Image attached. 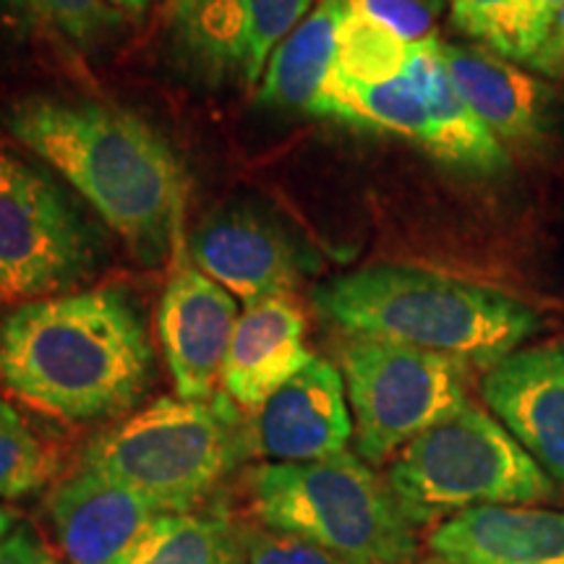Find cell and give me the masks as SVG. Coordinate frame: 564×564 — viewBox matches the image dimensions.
<instances>
[{
	"mask_svg": "<svg viewBox=\"0 0 564 564\" xmlns=\"http://www.w3.org/2000/svg\"><path fill=\"white\" fill-rule=\"evenodd\" d=\"M514 0H449V13L457 30L489 47V42L510 13Z\"/></svg>",
	"mask_w": 564,
	"mask_h": 564,
	"instance_id": "cell-29",
	"label": "cell"
},
{
	"mask_svg": "<svg viewBox=\"0 0 564 564\" xmlns=\"http://www.w3.org/2000/svg\"><path fill=\"white\" fill-rule=\"evenodd\" d=\"M449 82L502 144L535 147L554 126V91L489 47L442 42Z\"/></svg>",
	"mask_w": 564,
	"mask_h": 564,
	"instance_id": "cell-14",
	"label": "cell"
},
{
	"mask_svg": "<svg viewBox=\"0 0 564 564\" xmlns=\"http://www.w3.org/2000/svg\"><path fill=\"white\" fill-rule=\"evenodd\" d=\"M387 486L413 525L470 507L535 505L554 491L523 444L470 400L400 449Z\"/></svg>",
	"mask_w": 564,
	"mask_h": 564,
	"instance_id": "cell-6",
	"label": "cell"
},
{
	"mask_svg": "<svg viewBox=\"0 0 564 564\" xmlns=\"http://www.w3.org/2000/svg\"><path fill=\"white\" fill-rule=\"evenodd\" d=\"M333 3L337 9L377 21L411 45L436 37L434 26L444 9V0H333Z\"/></svg>",
	"mask_w": 564,
	"mask_h": 564,
	"instance_id": "cell-27",
	"label": "cell"
},
{
	"mask_svg": "<svg viewBox=\"0 0 564 564\" xmlns=\"http://www.w3.org/2000/svg\"><path fill=\"white\" fill-rule=\"evenodd\" d=\"M236 322L238 303L232 293L196 270L181 251L158 316L162 352L178 398H217Z\"/></svg>",
	"mask_w": 564,
	"mask_h": 564,
	"instance_id": "cell-10",
	"label": "cell"
},
{
	"mask_svg": "<svg viewBox=\"0 0 564 564\" xmlns=\"http://www.w3.org/2000/svg\"><path fill=\"white\" fill-rule=\"evenodd\" d=\"M423 84H426L429 133L423 150L447 165L468 173H499L507 167V150L486 123L468 108L449 82L442 58V42L426 40V63H423Z\"/></svg>",
	"mask_w": 564,
	"mask_h": 564,
	"instance_id": "cell-19",
	"label": "cell"
},
{
	"mask_svg": "<svg viewBox=\"0 0 564 564\" xmlns=\"http://www.w3.org/2000/svg\"><path fill=\"white\" fill-rule=\"evenodd\" d=\"M352 415L337 366L312 358L253 413L251 447L272 463H312L345 453Z\"/></svg>",
	"mask_w": 564,
	"mask_h": 564,
	"instance_id": "cell-11",
	"label": "cell"
},
{
	"mask_svg": "<svg viewBox=\"0 0 564 564\" xmlns=\"http://www.w3.org/2000/svg\"><path fill=\"white\" fill-rule=\"evenodd\" d=\"M188 262L249 303L291 295L316 270V257L285 223L251 202L209 212L188 236Z\"/></svg>",
	"mask_w": 564,
	"mask_h": 564,
	"instance_id": "cell-9",
	"label": "cell"
},
{
	"mask_svg": "<svg viewBox=\"0 0 564 564\" xmlns=\"http://www.w3.org/2000/svg\"><path fill=\"white\" fill-rule=\"evenodd\" d=\"M110 9H116L123 19H141L152 11L154 0H108Z\"/></svg>",
	"mask_w": 564,
	"mask_h": 564,
	"instance_id": "cell-32",
	"label": "cell"
},
{
	"mask_svg": "<svg viewBox=\"0 0 564 564\" xmlns=\"http://www.w3.org/2000/svg\"><path fill=\"white\" fill-rule=\"evenodd\" d=\"M0 19L82 53L102 51L126 21L108 0H0Z\"/></svg>",
	"mask_w": 564,
	"mask_h": 564,
	"instance_id": "cell-21",
	"label": "cell"
},
{
	"mask_svg": "<svg viewBox=\"0 0 564 564\" xmlns=\"http://www.w3.org/2000/svg\"><path fill=\"white\" fill-rule=\"evenodd\" d=\"M13 523H17V518L9 507H0V539H6L13 531Z\"/></svg>",
	"mask_w": 564,
	"mask_h": 564,
	"instance_id": "cell-33",
	"label": "cell"
},
{
	"mask_svg": "<svg viewBox=\"0 0 564 564\" xmlns=\"http://www.w3.org/2000/svg\"><path fill=\"white\" fill-rule=\"evenodd\" d=\"M53 453L30 423L0 400V499H19L51 481Z\"/></svg>",
	"mask_w": 564,
	"mask_h": 564,
	"instance_id": "cell-24",
	"label": "cell"
},
{
	"mask_svg": "<svg viewBox=\"0 0 564 564\" xmlns=\"http://www.w3.org/2000/svg\"><path fill=\"white\" fill-rule=\"evenodd\" d=\"M562 9L564 0H514L510 13L494 32L489 51L525 66Z\"/></svg>",
	"mask_w": 564,
	"mask_h": 564,
	"instance_id": "cell-26",
	"label": "cell"
},
{
	"mask_svg": "<svg viewBox=\"0 0 564 564\" xmlns=\"http://www.w3.org/2000/svg\"><path fill=\"white\" fill-rule=\"evenodd\" d=\"M251 17L253 66L262 76L274 47L312 13V0H246Z\"/></svg>",
	"mask_w": 564,
	"mask_h": 564,
	"instance_id": "cell-28",
	"label": "cell"
},
{
	"mask_svg": "<svg viewBox=\"0 0 564 564\" xmlns=\"http://www.w3.org/2000/svg\"><path fill=\"white\" fill-rule=\"evenodd\" d=\"M429 552L434 564H564V512L470 507L434 528Z\"/></svg>",
	"mask_w": 564,
	"mask_h": 564,
	"instance_id": "cell-15",
	"label": "cell"
},
{
	"mask_svg": "<svg viewBox=\"0 0 564 564\" xmlns=\"http://www.w3.org/2000/svg\"><path fill=\"white\" fill-rule=\"evenodd\" d=\"M0 564H58L32 528L19 525L0 539Z\"/></svg>",
	"mask_w": 564,
	"mask_h": 564,
	"instance_id": "cell-30",
	"label": "cell"
},
{
	"mask_svg": "<svg viewBox=\"0 0 564 564\" xmlns=\"http://www.w3.org/2000/svg\"><path fill=\"white\" fill-rule=\"evenodd\" d=\"M152 377L150 329L129 288L47 295L0 316V379L21 403L58 421L126 415Z\"/></svg>",
	"mask_w": 564,
	"mask_h": 564,
	"instance_id": "cell-2",
	"label": "cell"
},
{
	"mask_svg": "<svg viewBox=\"0 0 564 564\" xmlns=\"http://www.w3.org/2000/svg\"><path fill=\"white\" fill-rule=\"evenodd\" d=\"M249 484L259 525L356 564H413L419 556L415 525L392 489L348 449L312 463H264Z\"/></svg>",
	"mask_w": 564,
	"mask_h": 564,
	"instance_id": "cell-4",
	"label": "cell"
},
{
	"mask_svg": "<svg viewBox=\"0 0 564 564\" xmlns=\"http://www.w3.org/2000/svg\"><path fill=\"white\" fill-rule=\"evenodd\" d=\"M162 34L175 63L204 84L259 82L246 0H167Z\"/></svg>",
	"mask_w": 564,
	"mask_h": 564,
	"instance_id": "cell-17",
	"label": "cell"
},
{
	"mask_svg": "<svg viewBox=\"0 0 564 564\" xmlns=\"http://www.w3.org/2000/svg\"><path fill=\"white\" fill-rule=\"evenodd\" d=\"M47 512L70 564H123L167 514L154 510L129 486L84 465L55 486Z\"/></svg>",
	"mask_w": 564,
	"mask_h": 564,
	"instance_id": "cell-12",
	"label": "cell"
},
{
	"mask_svg": "<svg viewBox=\"0 0 564 564\" xmlns=\"http://www.w3.org/2000/svg\"><path fill=\"white\" fill-rule=\"evenodd\" d=\"M236 533L246 564H356L314 541L259 523L236 525Z\"/></svg>",
	"mask_w": 564,
	"mask_h": 564,
	"instance_id": "cell-25",
	"label": "cell"
},
{
	"mask_svg": "<svg viewBox=\"0 0 564 564\" xmlns=\"http://www.w3.org/2000/svg\"><path fill=\"white\" fill-rule=\"evenodd\" d=\"M345 335L382 337L491 369L541 329L539 314L494 288L403 264H373L314 291Z\"/></svg>",
	"mask_w": 564,
	"mask_h": 564,
	"instance_id": "cell-3",
	"label": "cell"
},
{
	"mask_svg": "<svg viewBox=\"0 0 564 564\" xmlns=\"http://www.w3.org/2000/svg\"><path fill=\"white\" fill-rule=\"evenodd\" d=\"M105 259L100 225L45 167L0 139V306L76 291Z\"/></svg>",
	"mask_w": 564,
	"mask_h": 564,
	"instance_id": "cell-7",
	"label": "cell"
},
{
	"mask_svg": "<svg viewBox=\"0 0 564 564\" xmlns=\"http://www.w3.org/2000/svg\"><path fill=\"white\" fill-rule=\"evenodd\" d=\"M236 544V523L223 510L162 514L123 564H223Z\"/></svg>",
	"mask_w": 564,
	"mask_h": 564,
	"instance_id": "cell-22",
	"label": "cell"
},
{
	"mask_svg": "<svg viewBox=\"0 0 564 564\" xmlns=\"http://www.w3.org/2000/svg\"><path fill=\"white\" fill-rule=\"evenodd\" d=\"M251 444L228 394L160 398L87 444L84 468L129 486L154 510L194 512Z\"/></svg>",
	"mask_w": 564,
	"mask_h": 564,
	"instance_id": "cell-5",
	"label": "cell"
},
{
	"mask_svg": "<svg viewBox=\"0 0 564 564\" xmlns=\"http://www.w3.org/2000/svg\"><path fill=\"white\" fill-rule=\"evenodd\" d=\"M0 129L76 188L141 267L181 257L192 178L171 141L137 112L30 95L0 108Z\"/></svg>",
	"mask_w": 564,
	"mask_h": 564,
	"instance_id": "cell-1",
	"label": "cell"
},
{
	"mask_svg": "<svg viewBox=\"0 0 564 564\" xmlns=\"http://www.w3.org/2000/svg\"><path fill=\"white\" fill-rule=\"evenodd\" d=\"M358 457L384 463L468 403V364L382 337L345 335L337 348Z\"/></svg>",
	"mask_w": 564,
	"mask_h": 564,
	"instance_id": "cell-8",
	"label": "cell"
},
{
	"mask_svg": "<svg viewBox=\"0 0 564 564\" xmlns=\"http://www.w3.org/2000/svg\"><path fill=\"white\" fill-rule=\"evenodd\" d=\"M413 45L398 34L361 17L337 9L333 70L352 84H384L398 79L411 61Z\"/></svg>",
	"mask_w": 564,
	"mask_h": 564,
	"instance_id": "cell-23",
	"label": "cell"
},
{
	"mask_svg": "<svg viewBox=\"0 0 564 564\" xmlns=\"http://www.w3.org/2000/svg\"><path fill=\"white\" fill-rule=\"evenodd\" d=\"M484 403L549 476L564 484V348H525L486 369Z\"/></svg>",
	"mask_w": 564,
	"mask_h": 564,
	"instance_id": "cell-13",
	"label": "cell"
},
{
	"mask_svg": "<svg viewBox=\"0 0 564 564\" xmlns=\"http://www.w3.org/2000/svg\"><path fill=\"white\" fill-rule=\"evenodd\" d=\"M533 74L549 76V79H564V9L556 13L546 37L535 47V53L525 61Z\"/></svg>",
	"mask_w": 564,
	"mask_h": 564,
	"instance_id": "cell-31",
	"label": "cell"
},
{
	"mask_svg": "<svg viewBox=\"0 0 564 564\" xmlns=\"http://www.w3.org/2000/svg\"><path fill=\"white\" fill-rule=\"evenodd\" d=\"M306 319L291 295L249 303L238 316L223 369L225 394L238 411L257 413L312 361Z\"/></svg>",
	"mask_w": 564,
	"mask_h": 564,
	"instance_id": "cell-16",
	"label": "cell"
},
{
	"mask_svg": "<svg viewBox=\"0 0 564 564\" xmlns=\"http://www.w3.org/2000/svg\"><path fill=\"white\" fill-rule=\"evenodd\" d=\"M432 40V37H429ZM423 63H426V40L415 42L411 61L398 79L384 84H352L335 70L324 84L312 116L335 118V121L361 126V129L394 133L423 147L429 133L426 84H423Z\"/></svg>",
	"mask_w": 564,
	"mask_h": 564,
	"instance_id": "cell-18",
	"label": "cell"
},
{
	"mask_svg": "<svg viewBox=\"0 0 564 564\" xmlns=\"http://www.w3.org/2000/svg\"><path fill=\"white\" fill-rule=\"evenodd\" d=\"M223 564H246L243 552H241V544H238V533H236V544H232V549L228 552V556H225Z\"/></svg>",
	"mask_w": 564,
	"mask_h": 564,
	"instance_id": "cell-34",
	"label": "cell"
},
{
	"mask_svg": "<svg viewBox=\"0 0 564 564\" xmlns=\"http://www.w3.org/2000/svg\"><path fill=\"white\" fill-rule=\"evenodd\" d=\"M337 6L316 0V6L267 61L257 97L267 108L312 112L335 66Z\"/></svg>",
	"mask_w": 564,
	"mask_h": 564,
	"instance_id": "cell-20",
	"label": "cell"
}]
</instances>
